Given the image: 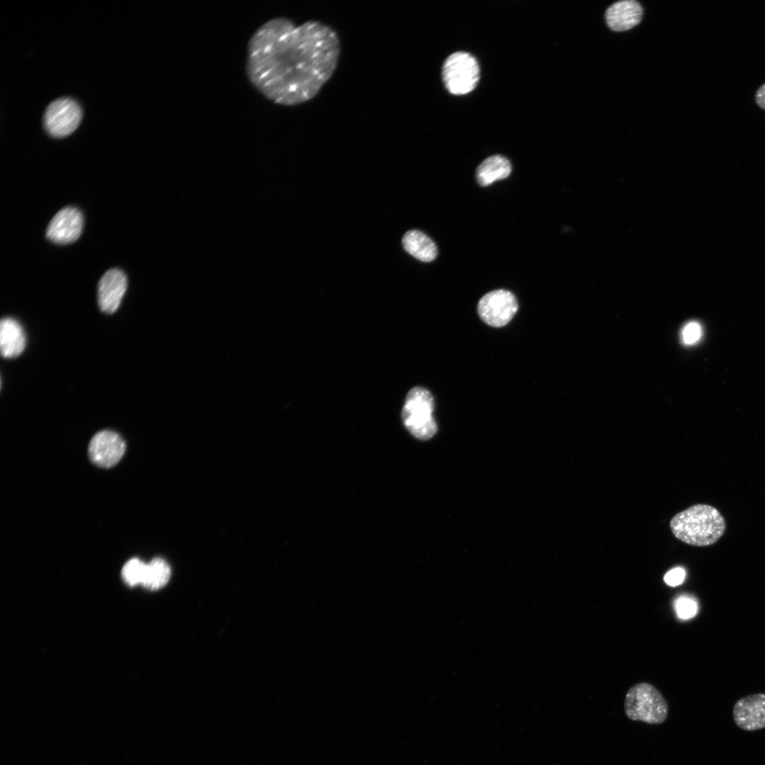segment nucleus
I'll return each instance as SVG.
<instances>
[{
	"label": "nucleus",
	"instance_id": "f257e3e1",
	"mask_svg": "<svg viewBox=\"0 0 765 765\" xmlns=\"http://www.w3.org/2000/svg\"><path fill=\"white\" fill-rule=\"evenodd\" d=\"M341 53L340 39L330 26L317 21L297 26L284 17L272 18L251 35L246 72L266 98L285 106L312 99L334 74Z\"/></svg>",
	"mask_w": 765,
	"mask_h": 765
},
{
	"label": "nucleus",
	"instance_id": "f03ea898",
	"mask_svg": "<svg viewBox=\"0 0 765 765\" xmlns=\"http://www.w3.org/2000/svg\"><path fill=\"white\" fill-rule=\"evenodd\" d=\"M673 535L681 542L704 547L715 543L724 534L726 523L715 507L695 504L675 514L670 521Z\"/></svg>",
	"mask_w": 765,
	"mask_h": 765
},
{
	"label": "nucleus",
	"instance_id": "7ed1b4c3",
	"mask_svg": "<svg viewBox=\"0 0 765 765\" xmlns=\"http://www.w3.org/2000/svg\"><path fill=\"white\" fill-rule=\"evenodd\" d=\"M624 711L630 720L657 725L667 720L669 706L656 687L647 682H640L632 686L627 691Z\"/></svg>",
	"mask_w": 765,
	"mask_h": 765
},
{
	"label": "nucleus",
	"instance_id": "20e7f679",
	"mask_svg": "<svg viewBox=\"0 0 765 765\" xmlns=\"http://www.w3.org/2000/svg\"><path fill=\"white\" fill-rule=\"evenodd\" d=\"M434 409V400L427 389L416 386L407 394L402 418L406 428L416 438L428 440L436 433Z\"/></svg>",
	"mask_w": 765,
	"mask_h": 765
},
{
	"label": "nucleus",
	"instance_id": "39448f33",
	"mask_svg": "<svg viewBox=\"0 0 765 765\" xmlns=\"http://www.w3.org/2000/svg\"><path fill=\"white\" fill-rule=\"evenodd\" d=\"M443 81L447 90L463 95L475 89L480 78V67L470 53L458 51L450 55L442 68Z\"/></svg>",
	"mask_w": 765,
	"mask_h": 765
},
{
	"label": "nucleus",
	"instance_id": "423d86ee",
	"mask_svg": "<svg viewBox=\"0 0 765 765\" xmlns=\"http://www.w3.org/2000/svg\"><path fill=\"white\" fill-rule=\"evenodd\" d=\"M82 118L79 104L70 98H60L47 108L44 118L46 131L55 137H64L72 133Z\"/></svg>",
	"mask_w": 765,
	"mask_h": 765
},
{
	"label": "nucleus",
	"instance_id": "0eeeda50",
	"mask_svg": "<svg viewBox=\"0 0 765 765\" xmlns=\"http://www.w3.org/2000/svg\"><path fill=\"white\" fill-rule=\"evenodd\" d=\"M518 307L516 298L511 292L498 289L482 297L477 304V312L487 324L493 327H502L513 318Z\"/></svg>",
	"mask_w": 765,
	"mask_h": 765
},
{
	"label": "nucleus",
	"instance_id": "6e6552de",
	"mask_svg": "<svg viewBox=\"0 0 765 765\" xmlns=\"http://www.w3.org/2000/svg\"><path fill=\"white\" fill-rule=\"evenodd\" d=\"M125 450V443L117 433L103 430L96 433L89 446L90 460L97 466L108 468L117 464Z\"/></svg>",
	"mask_w": 765,
	"mask_h": 765
},
{
	"label": "nucleus",
	"instance_id": "1a4fd4ad",
	"mask_svg": "<svg viewBox=\"0 0 765 765\" xmlns=\"http://www.w3.org/2000/svg\"><path fill=\"white\" fill-rule=\"evenodd\" d=\"M83 225L84 219L80 210L74 207H66L57 212L50 220L46 236L55 244H70L79 237Z\"/></svg>",
	"mask_w": 765,
	"mask_h": 765
},
{
	"label": "nucleus",
	"instance_id": "9d476101",
	"mask_svg": "<svg viewBox=\"0 0 765 765\" xmlns=\"http://www.w3.org/2000/svg\"><path fill=\"white\" fill-rule=\"evenodd\" d=\"M732 715L736 725L745 731L765 728V693H754L735 703Z\"/></svg>",
	"mask_w": 765,
	"mask_h": 765
},
{
	"label": "nucleus",
	"instance_id": "9b49d317",
	"mask_svg": "<svg viewBox=\"0 0 765 765\" xmlns=\"http://www.w3.org/2000/svg\"><path fill=\"white\" fill-rule=\"evenodd\" d=\"M127 288V278L120 269L112 268L101 277L98 285V303L101 311L113 313L118 308Z\"/></svg>",
	"mask_w": 765,
	"mask_h": 765
},
{
	"label": "nucleus",
	"instance_id": "f8f14e48",
	"mask_svg": "<svg viewBox=\"0 0 765 765\" xmlns=\"http://www.w3.org/2000/svg\"><path fill=\"white\" fill-rule=\"evenodd\" d=\"M643 8L635 0H623L611 5L606 11L608 27L614 32L628 30L642 20Z\"/></svg>",
	"mask_w": 765,
	"mask_h": 765
},
{
	"label": "nucleus",
	"instance_id": "ddd939ff",
	"mask_svg": "<svg viewBox=\"0 0 765 765\" xmlns=\"http://www.w3.org/2000/svg\"><path fill=\"white\" fill-rule=\"evenodd\" d=\"M26 339L21 324L11 317L3 318L0 323V349L3 357L19 356L25 348Z\"/></svg>",
	"mask_w": 765,
	"mask_h": 765
},
{
	"label": "nucleus",
	"instance_id": "4468645a",
	"mask_svg": "<svg viewBox=\"0 0 765 765\" xmlns=\"http://www.w3.org/2000/svg\"><path fill=\"white\" fill-rule=\"evenodd\" d=\"M511 165L504 156L495 154L486 158L476 169V179L481 186H487L497 180L507 178Z\"/></svg>",
	"mask_w": 765,
	"mask_h": 765
},
{
	"label": "nucleus",
	"instance_id": "2eb2a0df",
	"mask_svg": "<svg viewBox=\"0 0 765 765\" xmlns=\"http://www.w3.org/2000/svg\"><path fill=\"white\" fill-rule=\"evenodd\" d=\"M402 242L405 251L421 261L430 262L437 256V247L435 243L419 230H412L407 232Z\"/></svg>",
	"mask_w": 765,
	"mask_h": 765
},
{
	"label": "nucleus",
	"instance_id": "dca6fc26",
	"mask_svg": "<svg viewBox=\"0 0 765 765\" xmlns=\"http://www.w3.org/2000/svg\"><path fill=\"white\" fill-rule=\"evenodd\" d=\"M170 575L169 564L164 560L156 557L147 564L142 584L148 589H159L168 582Z\"/></svg>",
	"mask_w": 765,
	"mask_h": 765
},
{
	"label": "nucleus",
	"instance_id": "f3484780",
	"mask_svg": "<svg viewBox=\"0 0 765 765\" xmlns=\"http://www.w3.org/2000/svg\"><path fill=\"white\" fill-rule=\"evenodd\" d=\"M147 564L138 558H132L128 560L123 567L122 577L124 581L130 586L142 584Z\"/></svg>",
	"mask_w": 765,
	"mask_h": 765
},
{
	"label": "nucleus",
	"instance_id": "a211bd4d",
	"mask_svg": "<svg viewBox=\"0 0 765 765\" xmlns=\"http://www.w3.org/2000/svg\"><path fill=\"white\" fill-rule=\"evenodd\" d=\"M703 335V329L701 325L696 321H691L686 323L681 329V339L682 343L686 346L694 345L698 343Z\"/></svg>",
	"mask_w": 765,
	"mask_h": 765
},
{
	"label": "nucleus",
	"instance_id": "6ab92c4d",
	"mask_svg": "<svg viewBox=\"0 0 765 765\" xmlns=\"http://www.w3.org/2000/svg\"><path fill=\"white\" fill-rule=\"evenodd\" d=\"M675 610L679 618L688 619L696 614L698 604L693 599L683 596L676 600Z\"/></svg>",
	"mask_w": 765,
	"mask_h": 765
},
{
	"label": "nucleus",
	"instance_id": "aec40b11",
	"mask_svg": "<svg viewBox=\"0 0 765 765\" xmlns=\"http://www.w3.org/2000/svg\"><path fill=\"white\" fill-rule=\"evenodd\" d=\"M685 575L686 572L683 568L676 567L667 572L664 577V580L667 585L676 586L684 582Z\"/></svg>",
	"mask_w": 765,
	"mask_h": 765
},
{
	"label": "nucleus",
	"instance_id": "412c9836",
	"mask_svg": "<svg viewBox=\"0 0 765 765\" xmlns=\"http://www.w3.org/2000/svg\"><path fill=\"white\" fill-rule=\"evenodd\" d=\"M755 100L756 104L762 109L765 110V84H762L756 91L755 94Z\"/></svg>",
	"mask_w": 765,
	"mask_h": 765
}]
</instances>
